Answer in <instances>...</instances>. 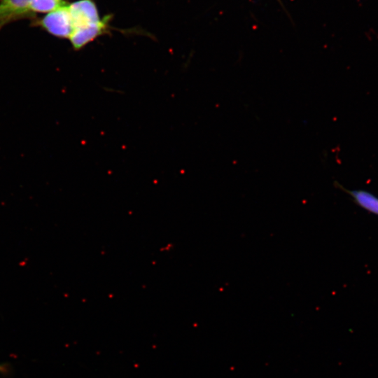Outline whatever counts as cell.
Listing matches in <instances>:
<instances>
[{
	"mask_svg": "<svg viewBox=\"0 0 378 378\" xmlns=\"http://www.w3.org/2000/svg\"><path fill=\"white\" fill-rule=\"evenodd\" d=\"M38 24L55 36L69 38L73 31V22L69 4H65L47 13Z\"/></svg>",
	"mask_w": 378,
	"mask_h": 378,
	"instance_id": "obj_2",
	"label": "cell"
},
{
	"mask_svg": "<svg viewBox=\"0 0 378 378\" xmlns=\"http://www.w3.org/2000/svg\"><path fill=\"white\" fill-rule=\"evenodd\" d=\"M3 368L0 366V370H2Z\"/></svg>",
	"mask_w": 378,
	"mask_h": 378,
	"instance_id": "obj_6",
	"label": "cell"
},
{
	"mask_svg": "<svg viewBox=\"0 0 378 378\" xmlns=\"http://www.w3.org/2000/svg\"><path fill=\"white\" fill-rule=\"evenodd\" d=\"M29 0H1L0 27L12 20L28 16Z\"/></svg>",
	"mask_w": 378,
	"mask_h": 378,
	"instance_id": "obj_3",
	"label": "cell"
},
{
	"mask_svg": "<svg viewBox=\"0 0 378 378\" xmlns=\"http://www.w3.org/2000/svg\"><path fill=\"white\" fill-rule=\"evenodd\" d=\"M335 185L348 193L359 206L378 215V198L372 193L361 190H346L336 181Z\"/></svg>",
	"mask_w": 378,
	"mask_h": 378,
	"instance_id": "obj_4",
	"label": "cell"
},
{
	"mask_svg": "<svg viewBox=\"0 0 378 378\" xmlns=\"http://www.w3.org/2000/svg\"><path fill=\"white\" fill-rule=\"evenodd\" d=\"M73 22V31L70 36L83 35L104 26L108 16L101 19L95 4L92 0H78L69 4ZM70 38V37H69Z\"/></svg>",
	"mask_w": 378,
	"mask_h": 378,
	"instance_id": "obj_1",
	"label": "cell"
},
{
	"mask_svg": "<svg viewBox=\"0 0 378 378\" xmlns=\"http://www.w3.org/2000/svg\"><path fill=\"white\" fill-rule=\"evenodd\" d=\"M63 0H29L28 11L29 14L35 13H50L64 5Z\"/></svg>",
	"mask_w": 378,
	"mask_h": 378,
	"instance_id": "obj_5",
	"label": "cell"
}]
</instances>
